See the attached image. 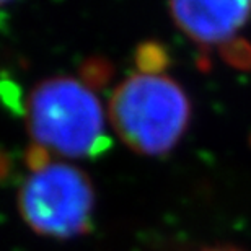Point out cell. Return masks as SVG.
<instances>
[{
  "label": "cell",
  "instance_id": "6da1fadb",
  "mask_svg": "<svg viewBox=\"0 0 251 251\" xmlns=\"http://www.w3.org/2000/svg\"><path fill=\"white\" fill-rule=\"evenodd\" d=\"M26 123L33 144L61 157H98L111 145L101 103L85 80L39 82L28 97Z\"/></svg>",
  "mask_w": 251,
  "mask_h": 251
},
{
  "label": "cell",
  "instance_id": "7a4b0ae2",
  "mask_svg": "<svg viewBox=\"0 0 251 251\" xmlns=\"http://www.w3.org/2000/svg\"><path fill=\"white\" fill-rule=\"evenodd\" d=\"M113 130L130 150L158 157L176 145L191 121V101L163 72H135L113 92L108 104Z\"/></svg>",
  "mask_w": 251,
  "mask_h": 251
},
{
  "label": "cell",
  "instance_id": "3957f363",
  "mask_svg": "<svg viewBox=\"0 0 251 251\" xmlns=\"http://www.w3.org/2000/svg\"><path fill=\"white\" fill-rule=\"evenodd\" d=\"M18 210L33 232L51 238H72L88 232L95 191L90 178L70 163L51 160L29 170L18 189Z\"/></svg>",
  "mask_w": 251,
  "mask_h": 251
},
{
  "label": "cell",
  "instance_id": "277c9868",
  "mask_svg": "<svg viewBox=\"0 0 251 251\" xmlns=\"http://www.w3.org/2000/svg\"><path fill=\"white\" fill-rule=\"evenodd\" d=\"M175 25L201 48L220 52L238 41L251 20V2H173L168 5Z\"/></svg>",
  "mask_w": 251,
  "mask_h": 251
},
{
  "label": "cell",
  "instance_id": "5b68a950",
  "mask_svg": "<svg viewBox=\"0 0 251 251\" xmlns=\"http://www.w3.org/2000/svg\"><path fill=\"white\" fill-rule=\"evenodd\" d=\"M139 70L142 72H162L165 62H167V54L160 49L158 44L147 43L139 49L137 52Z\"/></svg>",
  "mask_w": 251,
  "mask_h": 251
},
{
  "label": "cell",
  "instance_id": "8992f818",
  "mask_svg": "<svg viewBox=\"0 0 251 251\" xmlns=\"http://www.w3.org/2000/svg\"><path fill=\"white\" fill-rule=\"evenodd\" d=\"M205 251H240L235 248H212V250H205Z\"/></svg>",
  "mask_w": 251,
  "mask_h": 251
}]
</instances>
